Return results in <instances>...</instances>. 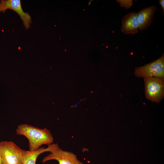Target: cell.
Instances as JSON below:
<instances>
[{"label":"cell","mask_w":164,"mask_h":164,"mask_svg":"<svg viewBox=\"0 0 164 164\" xmlns=\"http://www.w3.org/2000/svg\"><path fill=\"white\" fill-rule=\"evenodd\" d=\"M156 9L155 5H152L144 8L137 13L139 30L144 31L150 25L153 20Z\"/></svg>","instance_id":"obj_8"},{"label":"cell","mask_w":164,"mask_h":164,"mask_svg":"<svg viewBox=\"0 0 164 164\" xmlns=\"http://www.w3.org/2000/svg\"><path fill=\"white\" fill-rule=\"evenodd\" d=\"M48 152L47 148H39L37 150L34 151L23 150V158L22 164H36L38 157L41 154Z\"/></svg>","instance_id":"obj_9"},{"label":"cell","mask_w":164,"mask_h":164,"mask_svg":"<svg viewBox=\"0 0 164 164\" xmlns=\"http://www.w3.org/2000/svg\"><path fill=\"white\" fill-rule=\"evenodd\" d=\"M16 133L26 137L29 142V151L37 150L43 145H48L53 142V138L49 130L46 128H39L25 124L19 125Z\"/></svg>","instance_id":"obj_1"},{"label":"cell","mask_w":164,"mask_h":164,"mask_svg":"<svg viewBox=\"0 0 164 164\" xmlns=\"http://www.w3.org/2000/svg\"><path fill=\"white\" fill-rule=\"evenodd\" d=\"M2 12V9H1V7L0 5V13Z\"/></svg>","instance_id":"obj_13"},{"label":"cell","mask_w":164,"mask_h":164,"mask_svg":"<svg viewBox=\"0 0 164 164\" xmlns=\"http://www.w3.org/2000/svg\"><path fill=\"white\" fill-rule=\"evenodd\" d=\"M23 150L14 142H0V154L2 164H22Z\"/></svg>","instance_id":"obj_2"},{"label":"cell","mask_w":164,"mask_h":164,"mask_svg":"<svg viewBox=\"0 0 164 164\" xmlns=\"http://www.w3.org/2000/svg\"><path fill=\"white\" fill-rule=\"evenodd\" d=\"M145 97L159 103L164 97V79L156 77L143 78Z\"/></svg>","instance_id":"obj_4"},{"label":"cell","mask_w":164,"mask_h":164,"mask_svg":"<svg viewBox=\"0 0 164 164\" xmlns=\"http://www.w3.org/2000/svg\"><path fill=\"white\" fill-rule=\"evenodd\" d=\"M0 164H2L1 160V159L0 154Z\"/></svg>","instance_id":"obj_12"},{"label":"cell","mask_w":164,"mask_h":164,"mask_svg":"<svg viewBox=\"0 0 164 164\" xmlns=\"http://www.w3.org/2000/svg\"><path fill=\"white\" fill-rule=\"evenodd\" d=\"M50 153L42 160L44 163L51 160H56L59 164H84L78 159L77 155L71 152L64 151L57 144H52L47 147Z\"/></svg>","instance_id":"obj_3"},{"label":"cell","mask_w":164,"mask_h":164,"mask_svg":"<svg viewBox=\"0 0 164 164\" xmlns=\"http://www.w3.org/2000/svg\"><path fill=\"white\" fill-rule=\"evenodd\" d=\"M134 74L137 77H156L164 79V55L143 66L136 68Z\"/></svg>","instance_id":"obj_5"},{"label":"cell","mask_w":164,"mask_h":164,"mask_svg":"<svg viewBox=\"0 0 164 164\" xmlns=\"http://www.w3.org/2000/svg\"><path fill=\"white\" fill-rule=\"evenodd\" d=\"M2 12H4L7 9L13 10L19 16L23 25L26 29L31 26L32 20L30 15L24 12L22 8L20 0H2L0 2Z\"/></svg>","instance_id":"obj_6"},{"label":"cell","mask_w":164,"mask_h":164,"mask_svg":"<svg viewBox=\"0 0 164 164\" xmlns=\"http://www.w3.org/2000/svg\"><path fill=\"white\" fill-rule=\"evenodd\" d=\"M121 30L126 35H133L138 32L139 26L137 13L132 12L123 16L121 20Z\"/></svg>","instance_id":"obj_7"},{"label":"cell","mask_w":164,"mask_h":164,"mask_svg":"<svg viewBox=\"0 0 164 164\" xmlns=\"http://www.w3.org/2000/svg\"><path fill=\"white\" fill-rule=\"evenodd\" d=\"M159 4L161 5V6L162 9L163 10V12L164 13V0H160L159 1Z\"/></svg>","instance_id":"obj_11"},{"label":"cell","mask_w":164,"mask_h":164,"mask_svg":"<svg viewBox=\"0 0 164 164\" xmlns=\"http://www.w3.org/2000/svg\"><path fill=\"white\" fill-rule=\"evenodd\" d=\"M116 1L121 7L127 9L130 8L133 4L132 0H117Z\"/></svg>","instance_id":"obj_10"}]
</instances>
